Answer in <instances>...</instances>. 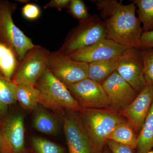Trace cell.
Wrapping results in <instances>:
<instances>
[{"instance_id": "1", "label": "cell", "mask_w": 153, "mask_h": 153, "mask_svg": "<svg viewBox=\"0 0 153 153\" xmlns=\"http://www.w3.org/2000/svg\"><path fill=\"white\" fill-rule=\"evenodd\" d=\"M137 7L132 2L120 4L104 22L106 39L127 48H136L143 33L141 24L136 16Z\"/></svg>"}, {"instance_id": "2", "label": "cell", "mask_w": 153, "mask_h": 153, "mask_svg": "<svg viewBox=\"0 0 153 153\" xmlns=\"http://www.w3.org/2000/svg\"><path fill=\"white\" fill-rule=\"evenodd\" d=\"M80 112L82 125L95 152L102 149L116 126L126 121L121 115L111 108H83Z\"/></svg>"}, {"instance_id": "3", "label": "cell", "mask_w": 153, "mask_h": 153, "mask_svg": "<svg viewBox=\"0 0 153 153\" xmlns=\"http://www.w3.org/2000/svg\"><path fill=\"white\" fill-rule=\"evenodd\" d=\"M35 87L39 93V104L57 111L68 110L81 111L83 108L74 99L64 83L46 68L36 82Z\"/></svg>"}, {"instance_id": "4", "label": "cell", "mask_w": 153, "mask_h": 153, "mask_svg": "<svg viewBox=\"0 0 153 153\" xmlns=\"http://www.w3.org/2000/svg\"><path fill=\"white\" fill-rule=\"evenodd\" d=\"M104 22L94 15L86 22L79 23L69 31L59 52L69 55L77 50L106 39Z\"/></svg>"}, {"instance_id": "5", "label": "cell", "mask_w": 153, "mask_h": 153, "mask_svg": "<svg viewBox=\"0 0 153 153\" xmlns=\"http://www.w3.org/2000/svg\"><path fill=\"white\" fill-rule=\"evenodd\" d=\"M16 7V3L0 1V41L13 50L20 61L35 45L14 23L13 15Z\"/></svg>"}, {"instance_id": "6", "label": "cell", "mask_w": 153, "mask_h": 153, "mask_svg": "<svg viewBox=\"0 0 153 153\" xmlns=\"http://www.w3.org/2000/svg\"><path fill=\"white\" fill-rule=\"evenodd\" d=\"M50 52L42 46L35 45L19 61L11 81L16 85H35L47 68Z\"/></svg>"}, {"instance_id": "7", "label": "cell", "mask_w": 153, "mask_h": 153, "mask_svg": "<svg viewBox=\"0 0 153 153\" xmlns=\"http://www.w3.org/2000/svg\"><path fill=\"white\" fill-rule=\"evenodd\" d=\"M47 68L67 87L88 78V63L72 60L58 51L50 52Z\"/></svg>"}, {"instance_id": "8", "label": "cell", "mask_w": 153, "mask_h": 153, "mask_svg": "<svg viewBox=\"0 0 153 153\" xmlns=\"http://www.w3.org/2000/svg\"><path fill=\"white\" fill-rule=\"evenodd\" d=\"M67 88L82 108L108 109L111 107L109 98L102 84L89 78L83 79Z\"/></svg>"}, {"instance_id": "9", "label": "cell", "mask_w": 153, "mask_h": 153, "mask_svg": "<svg viewBox=\"0 0 153 153\" xmlns=\"http://www.w3.org/2000/svg\"><path fill=\"white\" fill-rule=\"evenodd\" d=\"M143 69L140 51L136 48L127 49L119 57L116 71L138 94L146 85Z\"/></svg>"}, {"instance_id": "10", "label": "cell", "mask_w": 153, "mask_h": 153, "mask_svg": "<svg viewBox=\"0 0 153 153\" xmlns=\"http://www.w3.org/2000/svg\"><path fill=\"white\" fill-rule=\"evenodd\" d=\"M1 128V153H23L25 151L24 118L21 114L7 117Z\"/></svg>"}, {"instance_id": "11", "label": "cell", "mask_w": 153, "mask_h": 153, "mask_svg": "<svg viewBox=\"0 0 153 153\" xmlns=\"http://www.w3.org/2000/svg\"><path fill=\"white\" fill-rule=\"evenodd\" d=\"M112 40L105 39L68 55L72 60L87 63L118 58L127 49Z\"/></svg>"}, {"instance_id": "12", "label": "cell", "mask_w": 153, "mask_h": 153, "mask_svg": "<svg viewBox=\"0 0 153 153\" xmlns=\"http://www.w3.org/2000/svg\"><path fill=\"white\" fill-rule=\"evenodd\" d=\"M110 101L111 108L122 110L133 101L138 94L116 70L102 82Z\"/></svg>"}, {"instance_id": "13", "label": "cell", "mask_w": 153, "mask_h": 153, "mask_svg": "<svg viewBox=\"0 0 153 153\" xmlns=\"http://www.w3.org/2000/svg\"><path fill=\"white\" fill-rule=\"evenodd\" d=\"M73 112L66 115L63 123L69 153H95L80 117Z\"/></svg>"}, {"instance_id": "14", "label": "cell", "mask_w": 153, "mask_h": 153, "mask_svg": "<svg viewBox=\"0 0 153 153\" xmlns=\"http://www.w3.org/2000/svg\"><path fill=\"white\" fill-rule=\"evenodd\" d=\"M153 101V86L146 85L133 101L122 110V114L126 118L136 133L140 131Z\"/></svg>"}, {"instance_id": "15", "label": "cell", "mask_w": 153, "mask_h": 153, "mask_svg": "<svg viewBox=\"0 0 153 153\" xmlns=\"http://www.w3.org/2000/svg\"><path fill=\"white\" fill-rule=\"evenodd\" d=\"M19 60L10 47L0 41V74L7 80H11Z\"/></svg>"}, {"instance_id": "16", "label": "cell", "mask_w": 153, "mask_h": 153, "mask_svg": "<svg viewBox=\"0 0 153 153\" xmlns=\"http://www.w3.org/2000/svg\"><path fill=\"white\" fill-rule=\"evenodd\" d=\"M118 58L88 63V78L102 84L116 70Z\"/></svg>"}, {"instance_id": "17", "label": "cell", "mask_w": 153, "mask_h": 153, "mask_svg": "<svg viewBox=\"0 0 153 153\" xmlns=\"http://www.w3.org/2000/svg\"><path fill=\"white\" fill-rule=\"evenodd\" d=\"M132 126L128 122L119 124L108 137L111 140L128 146L132 149H137V136Z\"/></svg>"}, {"instance_id": "18", "label": "cell", "mask_w": 153, "mask_h": 153, "mask_svg": "<svg viewBox=\"0 0 153 153\" xmlns=\"http://www.w3.org/2000/svg\"><path fill=\"white\" fill-rule=\"evenodd\" d=\"M16 95L17 101L22 107L28 110L35 109L39 103V93L35 85H16Z\"/></svg>"}, {"instance_id": "19", "label": "cell", "mask_w": 153, "mask_h": 153, "mask_svg": "<svg viewBox=\"0 0 153 153\" xmlns=\"http://www.w3.org/2000/svg\"><path fill=\"white\" fill-rule=\"evenodd\" d=\"M153 146V101L139 134L137 153H148Z\"/></svg>"}, {"instance_id": "20", "label": "cell", "mask_w": 153, "mask_h": 153, "mask_svg": "<svg viewBox=\"0 0 153 153\" xmlns=\"http://www.w3.org/2000/svg\"><path fill=\"white\" fill-rule=\"evenodd\" d=\"M33 126L38 131L47 134L56 133L58 129L56 118L45 110L41 108L37 111L34 116Z\"/></svg>"}, {"instance_id": "21", "label": "cell", "mask_w": 153, "mask_h": 153, "mask_svg": "<svg viewBox=\"0 0 153 153\" xmlns=\"http://www.w3.org/2000/svg\"><path fill=\"white\" fill-rule=\"evenodd\" d=\"M138 19L142 25L143 33L153 30V0H134Z\"/></svg>"}, {"instance_id": "22", "label": "cell", "mask_w": 153, "mask_h": 153, "mask_svg": "<svg viewBox=\"0 0 153 153\" xmlns=\"http://www.w3.org/2000/svg\"><path fill=\"white\" fill-rule=\"evenodd\" d=\"M0 101L7 106L15 104L16 102V84L7 80L0 74Z\"/></svg>"}, {"instance_id": "23", "label": "cell", "mask_w": 153, "mask_h": 153, "mask_svg": "<svg viewBox=\"0 0 153 153\" xmlns=\"http://www.w3.org/2000/svg\"><path fill=\"white\" fill-rule=\"evenodd\" d=\"M32 144L36 153H65L62 146L42 138L34 137Z\"/></svg>"}, {"instance_id": "24", "label": "cell", "mask_w": 153, "mask_h": 153, "mask_svg": "<svg viewBox=\"0 0 153 153\" xmlns=\"http://www.w3.org/2000/svg\"><path fill=\"white\" fill-rule=\"evenodd\" d=\"M67 9L68 13L73 18L78 20L79 23L86 22L92 16L82 0H71Z\"/></svg>"}, {"instance_id": "25", "label": "cell", "mask_w": 153, "mask_h": 153, "mask_svg": "<svg viewBox=\"0 0 153 153\" xmlns=\"http://www.w3.org/2000/svg\"><path fill=\"white\" fill-rule=\"evenodd\" d=\"M143 61V75L146 85L153 86V48L140 50Z\"/></svg>"}, {"instance_id": "26", "label": "cell", "mask_w": 153, "mask_h": 153, "mask_svg": "<svg viewBox=\"0 0 153 153\" xmlns=\"http://www.w3.org/2000/svg\"><path fill=\"white\" fill-rule=\"evenodd\" d=\"M95 3L97 8L100 11V18L102 21L108 19L112 15L115 10L120 4L116 0H96L92 1Z\"/></svg>"}, {"instance_id": "27", "label": "cell", "mask_w": 153, "mask_h": 153, "mask_svg": "<svg viewBox=\"0 0 153 153\" xmlns=\"http://www.w3.org/2000/svg\"><path fill=\"white\" fill-rule=\"evenodd\" d=\"M22 13L26 19L29 20H35L40 16L41 11L39 7L37 5L27 4L22 8Z\"/></svg>"}, {"instance_id": "28", "label": "cell", "mask_w": 153, "mask_h": 153, "mask_svg": "<svg viewBox=\"0 0 153 153\" xmlns=\"http://www.w3.org/2000/svg\"><path fill=\"white\" fill-rule=\"evenodd\" d=\"M136 48L139 50L153 48V30L143 33Z\"/></svg>"}, {"instance_id": "29", "label": "cell", "mask_w": 153, "mask_h": 153, "mask_svg": "<svg viewBox=\"0 0 153 153\" xmlns=\"http://www.w3.org/2000/svg\"><path fill=\"white\" fill-rule=\"evenodd\" d=\"M106 143L113 153H133V149L114 141L107 140Z\"/></svg>"}, {"instance_id": "30", "label": "cell", "mask_w": 153, "mask_h": 153, "mask_svg": "<svg viewBox=\"0 0 153 153\" xmlns=\"http://www.w3.org/2000/svg\"><path fill=\"white\" fill-rule=\"evenodd\" d=\"M71 0H51L45 5L44 9L48 8H56L59 11L63 9L68 8Z\"/></svg>"}, {"instance_id": "31", "label": "cell", "mask_w": 153, "mask_h": 153, "mask_svg": "<svg viewBox=\"0 0 153 153\" xmlns=\"http://www.w3.org/2000/svg\"><path fill=\"white\" fill-rule=\"evenodd\" d=\"M8 106L0 101V116H4L7 114Z\"/></svg>"}, {"instance_id": "32", "label": "cell", "mask_w": 153, "mask_h": 153, "mask_svg": "<svg viewBox=\"0 0 153 153\" xmlns=\"http://www.w3.org/2000/svg\"><path fill=\"white\" fill-rule=\"evenodd\" d=\"M1 126H0V153L1 152Z\"/></svg>"}, {"instance_id": "33", "label": "cell", "mask_w": 153, "mask_h": 153, "mask_svg": "<svg viewBox=\"0 0 153 153\" xmlns=\"http://www.w3.org/2000/svg\"><path fill=\"white\" fill-rule=\"evenodd\" d=\"M2 124V120H0V126H1Z\"/></svg>"}, {"instance_id": "34", "label": "cell", "mask_w": 153, "mask_h": 153, "mask_svg": "<svg viewBox=\"0 0 153 153\" xmlns=\"http://www.w3.org/2000/svg\"><path fill=\"white\" fill-rule=\"evenodd\" d=\"M148 153H153V151L151 150L150 151H149V152Z\"/></svg>"}, {"instance_id": "35", "label": "cell", "mask_w": 153, "mask_h": 153, "mask_svg": "<svg viewBox=\"0 0 153 153\" xmlns=\"http://www.w3.org/2000/svg\"></svg>"}, {"instance_id": "36", "label": "cell", "mask_w": 153, "mask_h": 153, "mask_svg": "<svg viewBox=\"0 0 153 153\" xmlns=\"http://www.w3.org/2000/svg\"></svg>"}]
</instances>
